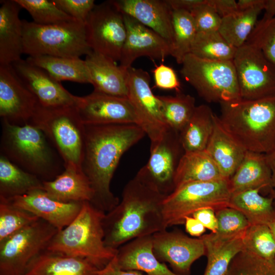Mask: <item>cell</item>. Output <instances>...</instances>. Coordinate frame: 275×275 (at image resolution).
<instances>
[{"label": "cell", "instance_id": "obj_1", "mask_svg": "<svg viewBox=\"0 0 275 275\" xmlns=\"http://www.w3.org/2000/svg\"><path fill=\"white\" fill-rule=\"evenodd\" d=\"M81 168L94 192L91 203L107 213L119 202L111 182L123 154L146 135L136 124L85 125Z\"/></svg>", "mask_w": 275, "mask_h": 275}, {"label": "cell", "instance_id": "obj_2", "mask_svg": "<svg viewBox=\"0 0 275 275\" xmlns=\"http://www.w3.org/2000/svg\"><path fill=\"white\" fill-rule=\"evenodd\" d=\"M166 197L136 174L125 185L121 201L105 214V245L118 250L135 238L166 230L162 215Z\"/></svg>", "mask_w": 275, "mask_h": 275}, {"label": "cell", "instance_id": "obj_3", "mask_svg": "<svg viewBox=\"0 0 275 275\" xmlns=\"http://www.w3.org/2000/svg\"><path fill=\"white\" fill-rule=\"evenodd\" d=\"M221 105L219 121L246 150L268 154L275 147V96Z\"/></svg>", "mask_w": 275, "mask_h": 275}, {"label": "cell", "instance_id": "obj_4", "mask_svg": "<svg viewBox=\"0 0 275 275\" xmlns=\"http://www.w3.org/2000/svg\"><path fill=\"white\" fill-rule=\"evenodd\" d=\"M1 155L42 181L54 179L64 169L61 157L43 132L30 124L2 120Z\"/></svg>", "mask_w": 275, "mask_h": 275}, {"label": "cell", "instance_id": "obj_5", "mask_svg": "<svg viewBox=\"0 0 275 275\" xmlns=\"http://www.w3.org/2000/svg\"><path fill=\"white\" fill-rule=\"evenodd\" d=\"M105 213L91 203L83 202L77 215L57 232L46 250L85 259L99 269L103 268L117 253V250L107 247L104 242Z\"/></svg>", "mask_w": 275, "mask_h": 275}, {"label": "cell", "instance_id": "obj_6", "mask_svg": "<svg viewBox=\"0 0 275 275\" xmlns=\"http://www.w3.org/2000/svg\"><path fill=\"white\" fill-rule=\"evenodd\" d=\"M23 53L80 58L92 50L87 40L85 22L76 19L50 25L22 20Z\"/></svg>", "mask_w": 275, "mask_h": 275}, {"label": "cell", "instance_id": "obj_7", "mask_svg": "<svg viewBox=\"0 0 275 275\" xmlns=\"http://www.w3.org/2000/svg\"><path fill=\"white\" fill-rule=\"evenodd\" d=\"M28 124L43 132L61 157L64 167H81L85 129L76 105L48 107L39 103Z\"/></svg>", "mask_w": 275, "mask_h": 275}, {"label": "cell", "instance_id": "obj_8", "mask_svg": "<svg viewBox=\"0 0 275 275\" xmlns=\"http://www.w3.org/2000/svg\"><path fill=\"white\" fill-rule=\"evenodd\" d=\"M180 72L208 102H229L241 99L233 61H211L191 53L184 57Z\"/></svg>", "mask_w": 275, "mask_h": 275}, {"label": "cell", "instance_id": "obj_9", "mask_svg": "<svg viewBox=\"0 0 275 275\" xmlns=\"http://www.w3.org/2000/svg\"><path fill=\"white\" fill-rule=\"evenodd\" d=\"M231 193L229 179L196 182L176 189L164 199L162 205L164 226L168 228L184 224L186 217L210 208L215 211L229 207Z\"/></svg>", "mask_w": 275, "mask_h": 275}, {"label": "cell", "instance_id": "obj_10", "mask_svg": "<svg viewBox=\"0 0 275 275\" xmlns=\"http://www.w3.org/2000/svg\"><path fill=\"white\" fill-rule=\"evenodd\" d=\"M58 231L39 218L0 242V275H24L29 263L47 249Z\"/></svg>", "mask_w": 275, "mask_h": 275}, {"label": "cell", "instance_id": "obj_11", "mask_svg": "<svg viewBox=\"0 0 275 275\" xmlns=\"http://www.w3.org/2000/svg\"><path fill=\"white\" fill-rule=\"evenodd\" d=\"M233 62L241 99L275 96V65L261 50L244 43L237 48Z\"/></svg>", "mask_w": 275, "mask_h": 275}, {"label": "cell", "instance_id": "obj_12", "mask_svg": "<svg viewBox=\"0 0 275 275\" xmlns=\"http://www.w3.org/2000/svg\"><path fill=\"white\" fill-rule=\"evenodd\" d=\"M85 24L87 42L92 50L119 62L126 29L123 14L112 1L95 5Z\"/></svg>", "mask_w": 275, "mask_h": 275}, {"label": "cell", "instance_id": "obj_13", "mask_svg": "<svg viewBox=\"0 0 275 275\" xmlns=\"http://www.w3.org/2000/svg\"><path fill=\"white\" fill-rule=\"evenodd\" d=\"M150 150L147 163L136 175L167 196L175 190V174L185 152L179 133L169 127L159 140L151 142Z\"/></svg>", "mask_w": 275, "mask_h": 275}, {"label": "cell", "instance_id": "obj_14", "mask_svg": "<svg viewBox=\"0 0 275 275\" xmlns=\"http://www.w3.org/2000/svg\"><path fill=\"white\" fill-rule=\"evenodd\" d=\"M150 76L142 69H128L127 96L140 126L151 142L159 140L169 127L163 118L161 103L152 91Z\"/></svg>", "mask_w": 275, "mask_h": 275}, {"label": "cell", "instance_id": "obj_15", "mask_svg": "<svg viewBox=\"0 0 275 275\" xmlns=\"http://www.w3.org/2000/svg\"><path fill=\"white\" fill-rule=\"evenodd\" d=\"M153 250L160 262L168 263L179 275H189L193 263L206 255L203 240L178 230L157 232L152 235Z\"/></svg>", "mask_w": 275, "mask_h": 275}, {"label": "cell", "instance_id": "obj_16", "mask_svg": "<svg viewBox=\"0 0 275 275\" xmlns=\"http://www.w3.org/2000/svg\"><path fill=\"white\" fill-rule=\"evenodd\" d=\"M36 96L12 65H0V116L14 125L29 123L38 105Z\"/></svg>", "mask_w": 275, "mask_h": 275}, {"label": "cell", "instance_id": "obj_17", "mask_svg": "<svg viewBox=\"0 0 275 275\" xmlns=\"http://www.w3.org/2000/svg\"><path fill=\"white\" fill-rule=\"evenodd\" d=\"M76 107L84 125H138L133 107L126 97L93 91L79 97Z\"/></svg>", "mask_w": 275, "mask_h": 275}, {"label": "cell", "instance_id": "obj_18", "mask_svg": "<svg viewBox=\"0 0 275 275\" xmlns=\"http://www.w3.org/2000/svg\"><path fill=\"white\" fill-rule=\"evenodd\" d=\"M126 36L122 48L120 66L128 69L141 57L163 61L172 54L171 44L151 29L132 17L123 14Z\"/></svg>", "mask_w": 275, "mask_h": 275}, {"label": "cell", "instance_id": "obj_19", "mask_svg": "<svg viewBox=\"0 0 275 275\" xmlns=\"http://www.w3.org/2000/svg\"><path fill=\"white\" fill-rule=\"evenodd\" d=\"M12 65L41 105L56 107L77 105L79 96L68 92L44 69L21 59Z\"/></svg>", "mask_w": 275, "mask_h": 275}, {"label": "cell", "instance_id": "obj_20", "mask_svg": "<svg viewBox=\"0 0 275 275\" xmlns=\"http://www.w3.org/2000/svg\"><path fill=\"white\" fill-rule=\"evenodd\" d=\"M7 200L46 221L58 231L67 226L75 218L82 204V203L57 201L49 197L42 189Z\"/></svg>", "mask_w": 275, "mask_h": 275}, {"label": "cell", "instance_id": "obj_21", "mask_svg": "<svg viewBox=\"0 0 275 275\" xmlns=\"http://www.w3.org/2000/svg\"><path fill=\"white\" fill-rule=\"evenodd\" d=\"M123 14L129 15L153 30L172 45L173 10L167 0L111 1Z\"/></svg>", "mask_w": 275, "mask_h": 275}, {"label": "cell", "instance_id": "obj_22", "mask_svg": "<svg viewBox=\"0 0 275 275\" xmlns=\"http://www.w3.org/2000/svg\"><path fill=\"white\" fill-rule=\"evenodd\" d=\"M115 259L123 270L143 272L146 275H179L156 258L152 235L136 238L123 244L117 250Z\"/></svg>", "mask_w": 275, "mask_h": 275}, {"label": "cell", "instance_id": "obj_23", "mask_svg": "<svg viewBox=\"0 0 275 275\" xmlns=\"http://www.w3.org/2000/svg\"><path fill=\"white\" fill-rule=\"evenodd\" d=\"M85 61L94 91L127 98L128 69L93 51L86 56Z\"/></svg>", "mask_w": 275, "mask_h": 275}, {"label": "cell", "instance_id": "obj_24", "mask_svg": "<svg viewBox=\"0 0 275 275\" xmlns=\"http://www.w3.org/2000/svg\"><path fill=\"white\" fill-rule=\"evenodd\" d=\"M21 7L15 0L1 1L0 65H9L21 59L23 53Z\"/></svg>", "mask_w": 275, "mask_h": 275}, {"label": "cell", "instance_id": "obj_25", "mask_svg": "<svg viewBox=\"0 0 275 275\" xmlns=\"http://www.w3.org/2000/svg\"><path fill=\"white\" fill-rule=\"evenodd\" d=\"M43 190L50 198L65 203L91 202L94 192L81 167L65 166L54 179L43 181Z\"/></svg>", "mask_w": 275, "mask_h": 275}, {"label": "cell", "instance_id": "obj_26", "mask_svg": "<svg viewBox=\"0 0 275 275\" xmlns=\"http://www.w3.org/2000/svg\"><path fill=\"white\" fill-rule=\"evenodd\" d=\"M205 150L227 179L234 174L246 152L225 129L216 114L213 131Z\"/></svg>", "mask_w": 275, "mask_h": 275}, {"label": "cell", "instance_id": "obj_27", "mask_svg": "<svg viewBox=\"0 0 275 275\" xmlns=\"http://www.w3.org/2000/svg\"><path fill=\"white\" fill-rule=\"evenodd\" d=\"M229 183L231 194L249 189L270 190L271 172L266 154L246 151Z\"/></svg>", "mask_w": 275, "mask_h": 275}, {"label": "cell", "instance_id": "obj_28", "mask_svg": "<svg viewBox=\"0 0 275 275\" xmlns=\"http://www.w3.org/2000/svg\"><path fill=\"white\" fill-rule=\"evenodd\" d=\"M99 269L85 259L46 250L29 263L24 275H95Z\"/></svg>", "mask_w": 275, "mask_h": 275}, {"label": "cell", "instance_id": "obj_29", "mask_svg": "<svg viewBox=\"0 0 275 275\" xmlns=\"http://www.w3.org/2000/svg\"><path fill=\"white\" fill-rule=\"evenodd\" d=\"M200 238L207 259L204 275H226L233 259L244 249L242 236L227 237L211 232Z\"/></svg>", "mask_w": 275, "mask_h": 275}, {"label": "cell", "instance_id": "obj_30", "mask_svg": "<svg viewBox=\"0 0 275 275\" xmlns=\"http://www.w3.org/2000/svg\"><path fill=\"white\" fill-rule=\"evenodd\" d=\"M225 179L206 150L184 152L174 178L175 189L187 183Z\"/></svg>", "mask_w": 275, "mask_h": 275}, {"label": "cell", "instance_id": "obj_31", "mask_svg": "<svg viewBox=\"0 0 275 275\" xmlns=\"http://www.w3.org/2000/svg\"><path fill=\"white\" fill-rule=\"evenodd\" d=\"M215 115L207 105L196 106L191 118L179 133L185 152L205 150L213 131Z\"/></svg>", "mask_w": 275, "mask_h": 275}, {"label": "cell", "instance_id": "obj_32", "mask_svg": "<svg viewBox=\"0 0 275 275\" xmlns=\"http://www.w3.org/2000/svg\"><path fill=\"white\" fill-rule=\"evenodd\" d=\"M259 189L231 194L229 207L241 212L250 225H269L275 220V207L271 197L261 195Z\"/></svg>", "mask_w": 275, "mask_h": 275}, {"label": "cell", "instance_id": "obj_33", "mask_svg": "<svg viewBox=\"0 0 275 275\" xmlns=\"http://www.w3.org/2000/svg\"><path fill=\"white\" fill-rule=\"evenodd\" d=\"M26 60L45 70L59 82L68 80L91 84L88 67L80 58L38 56L29 57Z\"/></svg>", "mask_w": 275, "mask_h": 275}, {"label": "cell", "instance_id": "obj_34", "mask_svg": "<svg viewBox=\"0 0 275 275\" xmlns=\"http://www.w3.org/2000/svg\"><path fill=\"white\" fill-rule=\"evenodd\" d=\"M40 189L42 180L0 155V198L10 200Z\"/></svg>", "mask_w": 275, "mask_h": 275}, {"label": "cell", "instance_id": "obj_35", "mask_svg": "<svg viewBox=\"0 0 275 275\" xmlns=\"http://www.w3.org/2000/svg\"><path fill=\"white\" fill-rule=\"evenodd\" d=\"M264 4L254 8L223 18L218 32L231 45L238 48L243 45L254 30Z\"/></svg>", "mask_w": 275, "mask_h": 275}, {"label": "cell", "instance_id": "obj_36", "mask_svg": "<svg viewBox=\"0 0 275 275\" xmlns=\"http://www.w3.org/2000/svg\"><path fill=\"white\" fill-rule=\"evenodd\" d=\"M163 118L169 127L180 133L191 118L196 107L195 98L177 92L175 96L157 95Z\"/></svg>", "mask_w": 275, "mask_h": 275}, {"label": "cell", "instance_id": "obj_37", "mask_svg": "<svg viewBox=\"0 0 275 275\" xmlns=\"http://www.w3.org/2000/svg\"><path fill=\"white\" fill-rule=\"evenodd\" d=\"M237 48L229 44L218 31L197 33L190 53L211 61H233Z\"/></svg>", "mask_w": 275, "mask_h": 275}, {"label": "cell", "instance_id": "obj_38", "mask_svg": "<svg viewBox=\"0 0 275 275\" xmlns=\"http://www.w3.org/2000/svg\"><path fill=\"white\" fill-rule=\"evenodd\" d=\"M172 23L171 56L178 64H181L186 55L190 53L197 30L190 13L183 10H173Z\"/></svg>", "mask_w": 275, "mask_h": 275}, {"label": "cell", "instance_id": "obj_39", "mask_svg": "<svg viewBox=\"0 0 275 275\" xmlns=\"http://www.w3.org/2000/svg\"><path fill=\"white\" fill-rule=\"evenodd\" d=\"M39 218L0 198V242Z\"/></svg>", "mask_w": 275, "mask_h": 275}, {"label": "cell", "instance_id": "obj_40", "mask_svg": "<svg viewBox=\"0 0 275 275\" xmlns=\"http://www.w3.org/2000/svg\"><path fill=\"white\" fill-rule=\"evenodd\" d=\"M244 249L264 259L275 260V241L269 226L250 225L242 236Z\"/></svg>", "mask_w": 275, "mask_h": 275}, {"label": "cell", "instance_id": "obj_41", "mask_svg": "<svg viewBox=\"0 0 275 275\" xmlns=\"http://www.w3.org/2000/svg\"><path fill=\"white\" fill-rule=\"evenodd\" d=\"M226 275H275V260L243 249L233 259Z\"/></svg>", "mask_w": 275, "mask_h": 275}, {"label": "cell", "instance_id": "obj_42", "mask_svg": "<svg viewBox=\"0 0 275 275\" xmlns=\"http://www.w3.org/2000/svg\"><path fill=\"white\" fill-rule=\"evenodd\" d=\"M21 8L29 12L33 22L50 25L74 20L61 10L52 1L48 0H15Z\"/></svg>", "mask_w": 275, "mask_h": 275}, {"label": "cell", "instance_id": "obj_43", "mask_svg": "<svg viewBox=\"0 0 275 275\" xmlns=\"http://www.w3.org/2000/svg\"><path fill=\"white\" fill-rule=\"evenodd\" d=\"M262 51L275 65V16L258 20L246 42Z\"/></svg>", "mask_w": 275, "mask_h": 275}, {"label": "cell", "instance_id": "obj_44", "mask_svg": "<svg viewBox=\"0 0 275 275\" xmlns=\"http://www.w3.org/2000/svg\"><path fill=\"white\" fill-rule=\"evenodd\" d=\"M215 212L217 222V234L227 237L243 236L250 225L245 216L239 211L227 207Z\"/></svg>", "mask_w": 275, "mask_h": 275}, {"label": "cell", "instance_id": "obj_45", "mask_svg": "<svg viewBox=\"0 0 275 275\" xmlns=\"http://www.w3.org/2000/svg\"><path fill=\"white\" fill-rule=\"evenodd\" d=\"M193 18L197 33L218 31L222 18L208 2L193 10Z\"/></svg>", "mask_w": 275, "mask_h": 275}, {"label": "cell", "instance_id": "obj_46", "mask_svg": "<svg viewBox=\"0 0 275 275\" xmlns=\"http://www.w3.org/2000/svg\"><path fill=\"white\" fill-rule=\"evenodd\" d=\"M64 12L77 20L85 22L94 8L93 0H52Z\"/></svg>", "mask_w": 275, "mask_h": 275}, {"label": "cell", "instance_id": "obj_47", "mask_svg": "<svg viewBox=\"0 0 275 275\" xmlns=\"http://www.w3.org/2000/svg\"><path fill=\"white\" fill-rule=\"evenodd\" d=\"M152 72L155 87L162 90H175L177 93L180 92V82L172 67L163 64L155 65Z\"/></svg>", "mask_w": 275, "mask_h": 275}, {"label": "cell", "instance_id": "obj_48", "mask_svg": "<svg viewBox=\"0 0 275 275\" xmlns=\"http://www.w3.org/2000/svg\"><path fill=\"white\" fill-rule=\"evenodd\" d=\"M200 222L206 229L212 233H216L217 230V222L215 211L210 208L200 209L195 212L193 215Z\"/></svg>", "mask_w": 275, "mask_h": 275}, {"label": "cell", "instance_id": "obj_49", "mask_svg": "<svg viewBox=\"0 0 275 275\" xmlns=\"http://www.w3.org/2000/svg\"><path fill=\"white\" fill-rule=\"evenodd\" d=\"M208 2L222 18L239 11L237 2L234 0H208Z\"/></svg>", "mask_w": 275, "mask_h": 275}, {"label": "cell", "instance_id": "obj_50", "mask_svg": "<svg viewBox=\"0 0 275 275\" xmlns=\"http://www.w3.org/2000/svg\"><path fill=\"white\" fill-rule=\"evenodd\" d=\"M95 275H144L135 270L121 269L117 265L115 257L103 268L99 269Z\"/></svg>", "mask_w": 275, "mask_h": 275}, {"label": "cell", "instance_id": "obj_51", "mask_svg": "<svg viewBox=\"0 0 275 275\" xmlns=\"http://www.w3.org/2000/svg\"><path fill=\"white\" fill-rule=\"evenodd\" d=\"M207 0H167L173 10H183L190 12Z\"/></svg>", "mask_w": 275, "mask_h": 275}, {"label": "cell", "instance_id": "obj_52", "mask_svg": "<svg viewBox=\"0 0 275 275\" xmlns=\"http://www.w3.org/2000/svg\"><path fill=\"white\" fill-rule=\"evenodd\" d=\"M184 225L186 231L192 236L200 237L206 231L204 226L193 216L185 217Z\"/></svg>", "mask_w": 275, "mask_h": 275}, {"label": "cell", "instance_id": "obj_53", "mask_svg": "<svg viewBox=\"0 0 275 275\" xmlns=\"http://www.w3.org/2000/svg\"><path fill=\"white\" fill-rule=\"evenodd\" d=\"M271 172V186L270 191V197L273 201V204L275 207V155L266 154Z\"/></svg>", "mask_w": 275, "mask_h": 275}, {"label": "cell", "instance_id": "obj_54", "mask_svg": "<svg viewBox=\"0 0 275 275\" xmlns=\"http://www.w3.org/2000/svg\"><path fill=\"white\" fill-rule=\"evenodd\" d=\"M265 2V0H239L237 2L239 11H245L259 6Z\"/></svg>", "mask_w": 275, "mask_h": 275}, {"label": "cell", "instance_id": "obj_55", "mask_svg": "<svg viewBox=\"0 0 275 275\" xmlns=\"http://www.w3.org/2000/svg\"><path fill=\"white\" fill-rule=\"evenodd\" d=\"M264 16L272 17L275 16V0H265Z\"/></svg>", "mask_w": 275, "mask_h": 275}, {"label": "cell", "instance_id": "obj_56", "mask_svg": "<svg viewBox=\"0 0 275 275\" xmlns=\"http://www.w3.org/2000/svg\"><path fill=\"white\" fill-rule=\"evenodd\" d=\"M269 226L270 231L271 232V233L272 234L273 239L275 241V220L271 223H270L269 225H268Z\"/></svg>", "mask_w": 275, "mask_h": 275}, {"label": "cell", "instance_id": "obj_57", "mask_svg": "<svg viewBox=\"0 0 275 275\" xmlns=\"http://www.w3.org/2000/svg\"><path fill=\"white\" fill-rule=\"evenodd\" d=\"M268 154L272 155H275V147H274V149L273 150V151L271 153H270V154Z\"/></svg>", "mask_w": 275, "mask_h": 275}]
</instances>
